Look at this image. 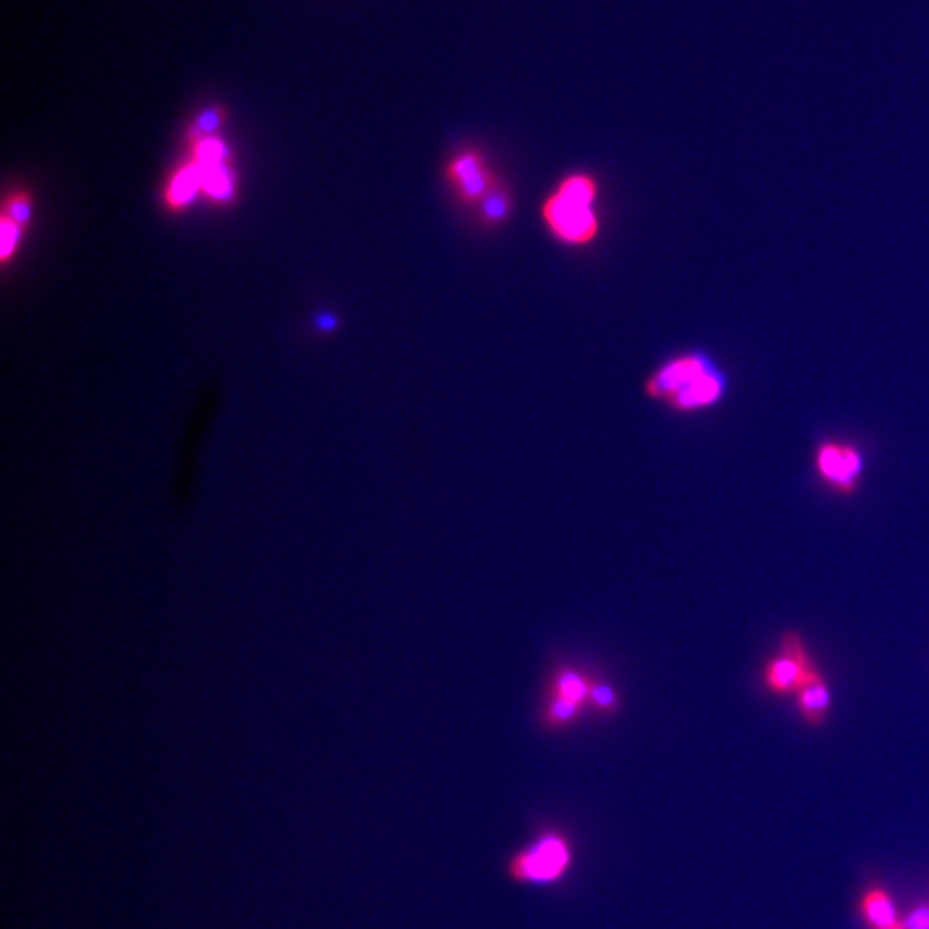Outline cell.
I'll use <instances>...</instances> for the list:
<instances>
[{
  "label": "cell",
  "mask_w": 929,
  "mask_h": 929,
  "mask_svg": "<svg viewBox=\"0 0 929 929\" xmlns=\"http://www.w3.org/2000/svg\"><path fill=\"white\" fill-rule=\"evenodd\" d=\"M861 912L871 929H902L895 905L885 890H871L862 899Z\"/></svg>",
  "instance_id": "cell-9"
},
{
  "label": "cell",
  "mask_w": 929,
  "mask_h": 929,
  "mask_svg": "<svg viewBox=\"0 0 929 929\" xmlns=\"http://www.w3.org/2000/svg\"><path fill=\"white\" fill-rule=\"evenodd\" d=\"M475 210L484 228L503 226L510 219L511 210H513V195H511L510 186L499 179L498 185L487 193V197Z\"/></svg>",
  "instance_id": "cell-10"
},
{
  "label": "cell",
  "mask_w": 929,
  "mask_h": 929,
  "mask_svg": "<svg viewBox=\"0 0 929 929\" xmlns=\"http://www.w3.org/2000/svg\"><path fill=\"white\" fill-rule=\"evenodd\" d=\"M814 465L826 486L840 494H852L864 472V456L854 444L825 441L816 450Z\"/></svg>",
  "instance_id": "cell-6"
},
{
  "label": "cell",
  "mask_w": 929,
  "mask_h": 929,
  "mask_svg": "<svg viewBox=\"0 0 929 929\" xmlns=\"http://www.w3.org/2000/svg\"><path fill=\"white\" fill-rule=\"evenodd\" d=\"M902 929H929V902L917 907L902 921Z\"/></svg>",
  "instance_id": "cell-13"
},
{
  "label": "cell",
  "mask_w": 929,
  "mask_h": 929,
  "mask_svg": "<svg viewBox=\"0 0 929 929\" xmlns=\"http://www.w3.org/2000/svg\"><path fill=\"white\" fill-rule=\"evenodd\" d=\"M592 683L594 678L565 666L554 673L548 699L563 702L573 711L584 714V711L591 709Z\"/></svg>",
  "instance_id": "cell-7"
},
{
  "label": "cell",
  "mask_w": 929,
  "mask_h": 929,
  "mask_svg": "<svg viewBox=\"0 0 929 929\" xmlns=\"http://www.w3.org/2000/svg\"><path fill=\"white\" fill-rule=\"evenodd\" d=\"M795 697L800 716L806 725L816 728L825 723L831 709V690L821 671H814Z\"/></svg>",
  "instance_id": "cell-8"
},
{
  "label": "cell",
  "mask_w": 929,
  "mask_h": 929,
  "mask_svg": "<svg viewBox=\"0 0 929 929\" xmlns=\"http://www.w3.org/2000/svg\"><path fill=\"white\" fill-rule=\"evenodd\" d=\"M444 179L456 200L474 210L499 181L486 155L477 148H465L451 155L444 164Z\"/></svg>",
  "instance_id": "cell-4"
},
{
  "label": "cell",
  "mask_w": 929,
  "mask_h": 929,
  "mask_svg": "<svg viewBox=\"0 0 929 929\" xmlns=\"http://www.w3.org/2000/svg\"><path fill=\"white\" fill-rule=\"evenodd\" d=\"M193 188H195L193 171H183V173L179 174L176 185L173 186L174 202H178V204L185 202L186 198L190 197Z\"/></svg>",
  "instance_id": "cell-12"
},
{
  "label": "cell",
  "mask_w": 929,
  "mask_h": 929,
  "mask_svg": "<svg viewBox=\"0 0 929 929\" xmlns=\"http://www.w3.org/2000/svg\"><path fill=\"white\" fill-rule=\"evenodd\" d=\"M728 391V377L713 358L689 351L663 363L646 382V394L680 413L714 407Z\"/></svg>",
  "instance_id": "cell-1"
},
{
  "label": "cell",
  "mask_w": 929,
  "mask_h": 929,
  "mask_svg": "<svg viewBox=\"0 0 929 929\" xmlns=\"http://www.w3.org/2000/svg\"><path fill=\"white\" fill-rule=\"evenodd\" d=\"M814 671L818 668L807 653L802 637L788 632L783 635L778 653L764 666L763 682L775 696H795Z\"/></svg>",
  "instance_id": "cell-5"
},
{
  "label": "cell",
  "mask_w": 929,
  "mask_h": 929,
  "mask_svg": "<svg viewBox=\"0 0 929 929\" xmlns=\"http://www.w3.org/2000/svg\"><path fill=\"white\" fill-rule=\"evenodd\" d=\"M573 862L572 838L563 830L548 828L511 854L506 862V874L517 885H558L572 871Z\"/></svg>",
  "instance_id": "cell-3"
},
{
  "label": "cell",
  "mask_w": 929,
  "mask_h": 929,
  "mask_svg": "<svg viewBox=\"0 0 929 929\" xmlns=\"http://www.w3.org/2000/svg\"><path fill=\"white\" fill-rule=\"evenodd\" d=\"M620 708H622V702H620V697H618L615 690L611 689L608 683L594 680V683H592L591 711L608 716V714L618 713Z\"/></svg>",
  "instance_id": "cell-11"
},
{
  "label": "cell",
  "mask_w": 929,
  "mask_h": 929,
  "mask_svg": "<svg viewBox=\"0 0 929 929\" xmlns=\"http://www.w3.org/2000/svg\"><path fill=\"white\" fill-rule=\"evenodd\" d=\"M599 183L589 173L561 179L541 205V219L554 240L567 247H587L601 231L597 214Z\"/></svg>",
  "instance_id": "cell-2"
}]
</instances>
